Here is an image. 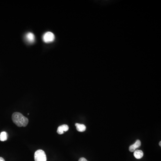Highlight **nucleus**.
<instances>
[{"instance_id": "1a4fd4ad", "label": "nucleus", "mask_w": 161, "mask_h": 161, "mask_svg": "<svg viewBox=\"0 0 161 161\" xmlns=\"http://www.w3.org/2000/svg\"><path fill=\"white\" fill-rule=\"evenodd\" d=\"M7 140V134L5 132H2L0 134V141H5Z\"/></svg>"}, {"instance_id": "f8f14e48", "label": "nucleus", "mask_w": 161, "mask_h": 161, "mask_svg": "<svg viewBox=\"0 0 161 161\" xmlns=\"http://www.w3.org/2000/svg\"><path fill=\"white\" fill-rule=\"evenodd\" d=\"M159 145L160 146H161V141H160V142H159Z\"/></svg>"}, {"instance_id": "39448f33", "label": "nucleus", "mask_w": 161, "mask_h": 161, "mask_svg": "<svg viewBox=\"0 0 161 161\" xmlns=\"http://www.w3.org/2000/svg\"><path fill=\"white\" fill-rule=\"evenodd\" d=\"M141 142L139 140H137L134 144L130 146L129 148V150L131 152H134L136 150V148L139 147L141 146Z\"/></svg>"}, {"instance_id": "7ed1b4c3", "label": "nucleus", "mask_w": 161, "mask_h": 161, "mask_svg": "<svg viewBox=\"0 0 161 161\" xmlns=\"http://www.w3.org/2000/svg\"><path fill=\"white\" fill-rule=\"evenodd\" d=\"M43 39L45 43H51L54 40L55 36L52 32H47L43 34Z\"/></svg>"}, {"instance_id": "423d86ee", "label": "nucleus", "mask_w": 161, "mask_h": 161, "mask_svg": "<svg viewBox=\"0 0 161 161\" xmlns=\"http://www.w3.org/2000/svg\"><path fill=\"white\" fill-rule=\"evenodd\" d=\"M69 127L66 124L60 126L57 129V132L59 134H62L64 133V132H66L68 130Z\"/></svg>"}, {"instance_id": "9d476101", "label": "nucleus", "mask_w": 161, "mask_h": 161, "mask_svg": "<svg viewBox=\"0 0 161 161\" xmlns=\"http://www.w3.org/2000/svg\"><path fill=\"white\" fill-rule=\"evenodd\" d=\"M78 161H88L85 158H84V157H81L80 158L79 160Z\"/></svg>"}, {"instance_id": "f257e3e1", "label": "nucleus", "mask_w": 161, "mask_h": 161, "mask_svg": "<svg viewBox=\"0 0 161 161\" xmlns=\"http://www.w3.org/2000/svg\"><path fill=\"white\" fill-rule=\"evenodd\" d=\"M12 119L13 122L18 127H26L28 123V119L19 112L13 113Z\"/></svg>"}, {"instance_id": "9b49d317", "label": "nucleus", "mask_w": 161, "mask_h": 161, "mask_svg": "<svg viewBox=\"0 0 161 161\" xmlns=\"http://www.w3.org/2000/svg\"><path fill=\"white\" fill-rule=\"evenodd\" d=\"M0 161H5V160L3 157H0Z\"/></svg>"}, {"instance_id": "f03ea898", "label": "nucleus", "mask_w": 161, "mask_h": 161, "mask_svg": "<svg viewBox=\"0 0 161 161\" xmlns=\"http://www.w3.org/2000/svg\"><path fill=\"white\" fill-rule=\"evenodd\" d=\"M34 158L35 161H47L46 155L42 150H39L35 152Z\"/></svg>"}, {"instance_id": "20e7f679", "label": "nucleus", "mask_w": 161, "mask_h": 161, "mask_svg": "<svg viewBox=\"0 0 161 161\" xmlns=\"http://www.w3.org/2000/svg\"><path fill=\"white\" fill-rule=\"evenodd\" d=\"M25 39L27 42L31 44L34 42L35 37L33 33L31 32H29L26 34Z\"/></svg>"}, {"instance_id": "6e6552de", "label": "nucleus", "mask_w": 161, "mask_h": 161, "mask_svg": "<svg viewBox=\"0 0 161 161\" xmlns=\"http://www.w3.org/2000/svg\"><path fill=\"white\" fill-rule=\"evenodd\" d=\"M77 130L80 132H83L86 130V127L85 125L83 124L76 123L75 124Z\"/></svg>"}, {"instance_id": "0eeeda50", "label": "nucleus", "mask_w": 161, "mask_h": 161, "mask_svg": "<svg viewBox=\"0 0 161 161\" xmlns=\"http://www.w3.org/2000/svg\"><path fill=\"white\" fill-rule=\"evenodd\" d=\"M134 156L136 159H139L143 157L144 155L143 152L142 150H136L134 152Z\"/></svg>"}]
</instances>
